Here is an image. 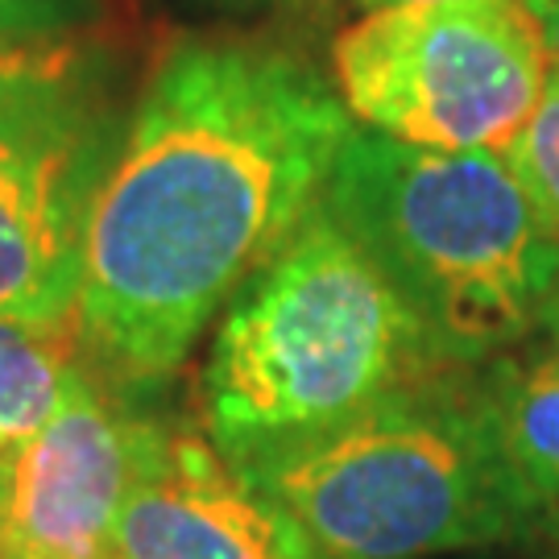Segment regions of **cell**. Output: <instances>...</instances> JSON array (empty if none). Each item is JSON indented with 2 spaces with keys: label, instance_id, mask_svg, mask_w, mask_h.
I'll use <instances>...</instances> for the list:
<instances>
[{
  "label": "cell",
  "instance_id": "cell-1",
  "mask_svg": "<svg viewBox=\"0 0 559 559\" xmlns=\"http://www.w3.org/2000/svg\"><path fill=\"white\" fill-rule=\"evenodd\" d=\"M353 129L336 83L286 46L170 41L83 212L75 320L92 369L120 394L175 378L323 203Z\"/></svg>",
  "mask_w": 559,
  "mask_h": 559
},
{
  "label": "cell",
  "instance_id": "cell-2",
  "mask_svg": "<svg viewBox=\"0 0 559 559\" xmlns=\"http://www.w3.org/2000/svg\"><path fill=\"white\" fill-rule=\"evenodd\" d=\"M460 365L323 203L240 286L203 365V427L240 477Z\"/></svg>",
  "mask_w": 559,
  "mask_h": 559
},
{
  "label": "cell",
  "instance_id": "cell-3",
  "mask_svg": "<svg viewBox=\"0 0 559 559\" xmlns=\"http://www.w3.org/2000/svg\"><path fill=\"white\" fill-rule=\"evenodd\" d=\"M323 212L394 282L452 365L501 357L539 328L559 245L501 154L419 150L357 124Z\"/></svg>",
  "mask_w": 559,
  "mask_h": 559
},
{
  "label": "cell",
  "instance_id": "cell-4",
  "mask_svg": "<svg viewBox=\"0 0 559 559\" xmlns=\"http://www.w3.org/2000/svg\"><path fill=\"white\" fill-rule=\"evenodd\" d=\"M460 369L245 477L290 526L302 559H431L535 526L539 514L493 448L480 385H460Z\"/></svg>",
  "mask_w": 559,
  "mask_h": 559
},
{
  "label": "cell",
  "instance_id": "cell-5",
  "mask_svg": "<svg viewBox=\"0 0 559 559\" xmlns=\"http://www.w3.org/2000/svg\"><path fill=\"white\" fill-rule=\"evenodd\" d=\"M336 96L360 129L443 154H501L551 80L526 0H402L340 29Z\"/></svg>",
  "mask_w": 559,
  "mask_h": 559
},
{
  "label": "cell",
  "instance_id": "cell-6",
  "mask_svg": "<svg viewBox=\"0 0 559 559\" xmlns=\"http://www.w3.org/2000/svg\"><path fill=\"white\" fill-rule=\"evenodd\" d=\"M170 427L87 369L62 411L0 468V539L41 559H108L120 506Z\"/></svg>",
  "mask_w": 559,
  "mask_h": 559
},
{
  "label": "cell",
  "instance_id": "cell-7",
  "mask_svg": "<svg viewBox=\"0 0 559 559\" xmlns=\"http://www.w3.org/2000/svg\"><path fill=\"white\" fill-rule=\"evenodd\" d=\"M96 179V124L83 100L0 141L4 320L75 316L83 212Z\"/></svg>",
  "mask_w": 559,
  "mask_h": 559
},
{
  "label": "cell",
  "instance_id": "cell-8",
  "mask_svg": "<svg viewBox=\"0 0 559 559\" xmlns=\"http://www.w3.org/2000/svg\"><path fill=\"white\" fill-rule=\"evenodd\" d=\"M108 559H302L290 526L207 436L170 427L133 485Z\"/></svg>",
  "mask_w": 559,
  "mask_h": 559
},
{
  "label": "cell",
  "instance_id": "cell-9",
  "mask_svg": "<svg viewBox=\"0 0 559 559\" xmlns=\"http://www.w3.org/2000/svg\"><path fill=\"white\" fill-rule=\"evenodd\" d=\"M480 406L522 501L559 514V348L498 360L480 381Z\"/></svg>",
  "mask_w": 559,
  "mask_h": 559
},
{
  "label": "cell",
  "instance_id": "cell-10",
  "mask_svg": "<svg viewBox=\"0 0 559 559\" xmlns=\"http://www.w3.org/2000/svg\"><path fill=\"white\" fill-rule=\"evenodd\" d=\"M92 369L75 316L4 320L0 316V464L62 411Z\"/></svg>",
  "mask_w": 559,
  "mask_h": 559
},
{
  "label": "cell",
  "instance_id": "cell-11",
  "mask_svg": "<svg viewBox=\"0 0 559 559\" xmlns=\"http://www.w3.org/2000/svg\"><path fill=\"white\" fill-rule=\"evenodd\" d=\"M83 100V46L75 34L0 41V141Z\"/></svg>",
  "mask_w": 559,
  "mask_h": 559
},
{
  "label": "cell",
  "instance_id": "cell-12",
  "mask_svg": "<svg viewBox=\"0 0 559 559\" xmlns=\"http://www.w3.org/2000/svg\"><path fill=\"white\" fill-rule=\"evenodd\" d=\"M501 158L535 207L543 233L559 245V67H551L535 112L526 117L519 138L501 150Z\"/></svg>",
  "mask_w": 559,
  "mask_h": 559
},
{
  "label": "cell",
  "instance_id": "cell-13",
  "mask_svg": "<svg viewBox=\"0 0 559 559\" xmlns=\"http://www.w3.org/2000/svg\"><path fill=\"white\" fill-rule=\"evenodd\" d=\"M96 0H0V41H38L80 34Z\"/></svg>",
  "mask_w": 559,
  "mask_h": 559
},
{
  "label": "cell",
  "instance_id": "cell-14",
  "mask_svg": "<svg viewBox=\"0 0 559 559\" xmlns=\"http://www.w3.org/2000/svg\"><path fill=\"white\" fill-rule=\"evenodd\" d=\"M526 9L539 21L547 55H551V67H559V0H526Z\"/></svg>",
  "mask_w": 559,
  "mask_h": 559
},
{
  "label": "cell",
  "instance_id": "cell-15",
  "mask_svg": "<svg viewBox=\"0 0 559 559\" xmlns=\"http://www.w3.org/2000/svg\"><path fill=\"white\" fill-rule=\"evenodd\" d=\"M539 328L547 332V344H551V348H559V274H556V286H551V295H547V307H543Z\"/></svg>",
  "mask_w": 559,
  "mask_h": 559
},
{
  "label": "cell",
  "instance_id": "cell-16",
  "mask_svg": "<svg viewBox=\"0 0 559 559\" xmlns=\"http://www.w3.org/2000/svg\"><path fill=\"white\" fill-rule=\"evenodd\" d=\"M224 9H274V4H290V0H212Z\"/></svg>",
  "mask_w": 559,
  "mask_h": 559
},
{
  "label": "cell",
  "instance_id": "cell-17",
  "mask_svg": "<svg viewBox=\"0 0 559 559\" xmlns=\"http://www.w3.org/2000/svg\"><path fill=\"white\" fill-rule=\"evenodd\" d=\"M0 559H41V556H34V551H21V547H13V543L0 539Z\"/></svg>",
  "mask_w": 559,
  "mask_h": 559
},
{
  "label": "cell",
  "instance_id": "cell-18",
  "mask_svg": "<svg viewBox=\"0 0 559 559\" xmlns=\"http://www.w3.org/2000/svg\"><path fill=\"white\" fill-rule=\"evenodd\" d=\"M357 4H365V9H381V4H402V0H357Z\"/></svg>",
  "mask_w": 559,
  "mask_h": 559
},
{
  "label": "cell",
  "instance_id": "cell-19",
  "mask_svg": "<svg viewBox=\"0 0 559 559\" xmlns=\"http://www.w3.org/2000/svg\"><path fill=\"white\" fill-rule=\"evenodd\" d=\"M556 522H559V514H556Z\"/></svg>",
  "mask_w": 559,
  "mask_h": 559
},
{
  "label": "cell",
  "instance_id": "cell-20",
  "mask_svg": "<svg viewBox=\"0 0 559 559\" xmlns=\"http://www.w3.org/2000/svg\"><path fill=\"white\" fill-rule=\"evenodd\" d=\"M0 468H4V464H0Z\"/></svg>",
  "mask_w": 559,
  "mask_h": 559
}]
</instances>
